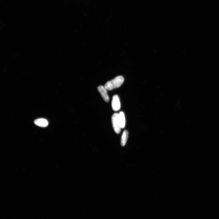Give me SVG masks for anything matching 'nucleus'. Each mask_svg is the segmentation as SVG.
<instances>
[{"label": "nucleus", "mask_w": 219, "mask_h": 219, "mask_svg": "<svg viewBox=\"0 0 219 219\" xmlns=\"http://www.w3.org/2000/svg\"><path fill=\"white\" fill-rule=\"evenodd\" d=\"M118 115V119L121 127L123 128L125 125V115L123 112H120Z\"/></svg>", "instance_id": "nucleus-6"}, {"label": "nucleus", "mask_w": 219, "mask_h": 219, "mask_svg": "<svg viewBox=\"0 0 219 219\" xmlns=\"http://www.w3.org/2000/svg\"><path fill=\"white\" fill-rule=\"evenodd\" d=\"M35 124L38 126L41 127H46L49 124L48 120L44 118H39L35 120Z\"/></svg>", "instance_id": "nucleus-5"}, {"label": "nucleus", "mask_w": 219, "mask_h": 219, "mask_svg": "<svg viewBox=\"0 0 219 219\" xmlns=\"http://www.w3.org/2000/svg\"><path fill=\"white\" fill-rule=\"evenodd\" d=\"M128 132L126 130H125L123 134L121 140V145L123 146H124L126 144L128 137Z\"/></svg>", "instance_id": "nucleus-7"}, {"label": "nucleus", "mask_w": 219, "mask_h": 219, "mask_svg": "<svg viewBox=\"0 0 219 219\" xmlns=\"http://www.w3.org/2000/svg\"><path fill=\"white\" fill-rule=\"evenodd\" d=\"M124 81L123 76H119L107 82L104 87L107 90H111L120 87L123 84Z\"/></svg>", "instance_id": "nucleus-1"}, {"label": "nucleus", "mask_w": 219, "mask_h": 219, "mask_svg": "<svg viewBox=\"0 0 219 219\" xmlns=\"http://www.w3.org/2000/svg\"><path fill=\"white\" fill-rule=\"evenodd\" d=\"M112 108L115 111H118L120 108V104L118 96L115 95L113 97L112 101Z\"/></svg>", "instance_id": "nucleus-3"}, {"label": "nucleus", "mask_w": 219, "mask_h": 219, "mask_svg": "<svg viewBox=\"0 0 219 219\" xmlns=\"http://www.w3.org/2000/svg\"><path fill=\"white\" fill-rule=\"evenodd\" d=\"M98 91L101 94L104 100L106 102H108L109 101V98L108 94L107 89L104 87L100 86L98 87Z\"/></svg>", "instance_id": "nucleus-4"}, {"label": "nucleus", "mask_w": 219, "mask_h": 219, "mask_svg": "<svg viewBox=\"0 0 219 219\" xmlns=\"http://www.w3.org/2000/svg\"><path fill=\"white\" fill-rule=\"evenodd\" d=\"M117 113H115L113 115L112 117V123L113 129L117 134L120 133L121 131V127L118 119V115Z\"/></svg>", "instance_id": "nucleus-2"}]
</instances>
